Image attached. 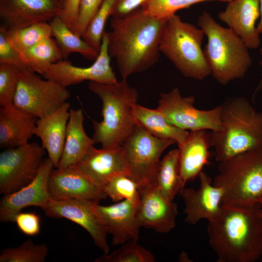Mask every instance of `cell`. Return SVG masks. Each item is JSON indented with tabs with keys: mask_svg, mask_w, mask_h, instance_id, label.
<instances>
[{
	"mask_svg": "<svg viewBox=\"0 0 262 262\" xmlns=\"http://www.w3.org/2000/svg\"><path fill=\"white\" fill-rule=\"evenodd\" d=\"M166 21L145 14L140 7L123 17L112 18L111 31L107 32L108 51L122 79L143 72L158 62Z\"/></svg>",
	"mask_w": 262,
	"mask_h": 262,
	"instance_id": "cell-1",
	"label": "cell"
},
{
	"mask_svg": "<svg viewBox=\"0 0 262 262\" xmlns=\"http://www.w3.org/2000/svg\"><path fill=\"white\" fill-rule=\"evenodd\" d=\"M210 246L218 262H254L262 256V209L222 206L219 214L208 221Z\"/></svg>",
	"mask_w": 262,
	"mask_h": 262,
	"instance_id": "cell-2",
	"label": "cell"
},
{
	"mask_svg": "<svg viewBox=\"0 0 262 262\" xmlns=\"http://www.w3.org/2000/svg\"><path fill=\"white\" fill-rule=\"evenodd\" d=\"M89 90L97 95L102 102L101 121H93L95 144L103 148H115L122 144L133 131L137 124L134 110L138 94L129 84L127 79L113 84L89 82Z\"/></svg>",
	"mask_w": 262,
	"mask_h": 262,
	"instance_id": "cell-3",
	"label": "cell"
},
{
	"mask_svg": "<svg viewBox=\"0 0 262 262\" xmlns=\"http://www.w3.org/2000/svg\"><path fill=\"white\" fill-rule=\"evenodd\" d=\"M221 105V127L211 131L216 161L262 147V112L244 97L232 98Z\"/></svg>",
	"mask_w": 262,
	"mask_h": 262,
	"instance_id": "cell-4",
	"label": "cell"
},
{
	"mask_svg": "<svg viewBox=\"0 0 262 262\" xmlns=\"http://www.w3.org/2000/svg\"><path fill=\"white\" fill-rule=\"evenodd\" d=\"M197 25L207 38L203 51L213 78L223 85L243 78L252 59L242 39L206 11L198 16Z\"/></svg>",
	"mask_w": 262,
	"mask_h": 262,
	"instance_id": "cell-5",
	"label": "cell"
},
{
	"mask_svg": "<svg viewBox=\"0 0 262 262\" xmlns=\"http://www.w3.org/2000/svg\"><path fill=\"white\" fill-rule=\"evenodd\" d=\"M213 184L223 191V205L248 206L262 198V147L219 163Z\"/></svg>",
	"mask_w": 262,
	"mask_h": 262,
	"instance_id": "cell-6",
	"label": "cell"
},
{
	"mask_svg": "<svg viewBox=\"0 0 262 262\" xmlns=\"http://www.w3.org/2000/svg\"><path fill=\"white\" fill-rule=\"evenodd\" d=\"M204 34L175 14L167 20L159 49L185 77L201 81L211 75L202 43Z\"/></svg>",
	"mask_w": 262,
	"mask_h": 262,
	"instance_id": "cell-7",
	"label": "cell"
},
{
	"mask_svg": "<svg viewBox=\"0 0 262 262\" xmlns=\"http://www.w3.org/2000/svg\"><path fill=\"white\" fill-rule=\"evenodd\" d=\"M69 91L53 80L42 79L36 73L20 70L13 104L37 118L48 116L67 102Z\"/></svg>",
	"mask_w": 262,
	"mask_h": 262,
	"instance_id": "cell-8",
	"label": "cell"
},
{
	"mask_svg": "<svg viewBox=\"0 0 262 262\" xmlns=\"http://www.w3.org/2000/svg\"><path fill=\"white\" fill-rule=\"evenodd\" d=\"M175 144L171 140L155 137L136 125L122 145L130 175L139 189L156 185V176L163 152Z\"/></svg>",
	"mask_w": 262,
	"mask_h": 262,
	"instance_id": "cell-9",
	"label": "cell"
},
{
	"mask_svg": "<svg viewBox=\"0 0 262 262\" xmlns=\"http://www.w3.org/2000/svg\"><path fill=\"white\" fill-rule=\"evenodd\" d=\"M194 96L182 97L179 88L161 92L157 109L175 126L186 131H218L221 127V105L210 110L195 107Z\"/></svg>",
	"mask_w": 262,
	"mask_h": 262,
	"instance_id": "cell-10",
	"label": "cell"
},
{
	"mask_svg": "<svg viewBox=\"0 0 262 262\" xmlns=\"http://www.w3.org/2000/svg\"><path fill=\"white\" fill-rule=\"evenodd\" d=\"M45 149L36 142L6 148L0 153V193L7 195L30 183L44 160Z\"/></svg>",
	"mask_w": 262,
	"mask_h": 262,
	"instance_id": "cell-11",
	"label": "cell"
},
{
	"mask_svg": "<svg viewBox=\"0 0 262 262\" xmlns=\"http://www.w3.org/2000/svg\"><path fill=\"white\" fill-rule=\"evenodd\" d=\"M98 202L78 198H50L42 209L49 217L66 218L81 226L90 235L95 244L104 254L107 255L110 250L107 241V233L96 209Z\"/></svg>",
	"mask_w": 262,
	"mask_h": 262,
	"instance_id": "cell-12",
	"label": "cell"
},
{
	"mask_svg": "<svg viewBox=\"0 0 262 262\" xmlns=\"http://www.w3.org/2000/svg\"><path fill=\"white\" fill-rule=\"evenodd\" d=\"M107 32H104L98 54L90 66L82 67L73 65L67 60L52 64L42 75L64 87L77 84L85 81L113 84L118 82L110 65Z\"/></svg>",
	"mask_w": 262,
	"mask_h": 262,
	"instance_id": "cell-13",
	"label": "cell"
},
{
	"mask_svg": "<svg viewBox=\"0 0 262 262\" xmlns=\"http://www.w3.org/2000/svg\"><path fill=\"white\" fill-rule=\"evenodd\" d=\"M55 167L48 157L44 159L35 178L19 190L4 195L0 201V221L14 222L16 216L24 208L30 206L44 208L50 197L48 191L49 176Z\"/></svg>",
	"mask_w": 262,
	"mask_h": 262,
	"instance_id": "cell-14",
	"label": "cell"
},
{
	"mask_svg": "<svg viewBox=\"0 0 262 262\" xmlns=\"http://www.w3.org/2000/svg\"><path fill=\"white\" fill-rule=\"evenodd\" d=\"M196 189L183 187L180 192L184 203V221L195 225L201 219L209 221L220 213L223 206L222 189L215 186L211 178L202 171L198 175Z\"/></svg>",
	"mask_w": 262,
	"mask_h": 262,
	"instance_id": "cell-15",
	"label": "cell"
},
{
	"mask_svg": "<svg viewBox=\"0 0 262 262\" xmlns=\"http://www.w3.org/2000/svg\"><path fill=\"white\" fill-rule=\"evenodd\" d=\"M61 10L56 0H0V17L8 29L49 23Z\"/></svg>",
	"mask_w": 262,
	"mask_h": 262,
	"instance_id": "cell-16",
	"label": "cell"
},
{
	"mask_svg": "<svg viewBox=\"0 0 262 262\" xmlns=\"http://www.w3.org/2000/svg\"><path fill=\"white\" fill-rule=\"evenodd\" d=\"M140 199L137 216L141 227L166 233L176 226L178 207L173 200L162 195L156 185H148L139 189Z\"/></svg>",
	"mask_w": 262,
	"mask_h": 262,
	"instance_id": "cell-17",
	"label": "cell"
},
{
	"mask_svg": "<svg viewBox=\"0 0 262 262\" xmlns=\"http://www.w3.org/2000/svg\"><path fill=\"white\" fill-rule=\"evenodd\" d=\"M73 166L102 188L113 177L122 173L130 174L122 146L99 149L93 147Z\"/></svg>",
	"mask_w": 262,
	"mask_h": 262,
	"instance_id": "cell-18",
	"label": "cell"
},
{
	"mask_svg": "<svg viewBox=\"0 0 262 262\" xmlns=\"http://www.w3.org/2000/svg\"><path fill=\"white\" fill-rule=\"evenodd\" d=\"M137 207L128 199L109 206L97 203V212L106 233L112 236L113 246L138 240L141 227L137 216Z\"/></svg>",
	"mask_w": 262,
	"mask_h": 262,
	"instance_id": "cell-19",
	"label": "cell"
},
{
	"mask_svg": "<svg viewBox=\"0 0 262 262\" xmlns=\"http://www.w3.org/2000/svg\"><path fill=\"white\" fill-rule=\"evenodd\" d=\"M50 198L83 199L99 202L107 197L103 189L94 183L74 166L53 169L48 182Z\"/></svg>",
	"mask_w": 262,
	"mask_h": 262,
	"instance_id": "cell-20",
	"label": "cell"
},
{
	"mask_svg": "<svg viewBox=\"0 0 262 262\" xmlns=\"http://www.w3.org/2000/svg\"><path fill=\"white\" fill-rule=\"evenodd\" d=\"M260 16L259 0H232L218 14L219 19L242 39L249 49H257L261 44L260 34L256 25Z\"/></svg>",
	"mask_w": 262,
	"mask_h": 262,
	"instance_id": "cell-21",
	"label": "cell"
},
{
	"mask_svg": "<svg viewBox=\"0 0 262 262\" xmlns=\"http://www.w3.org/2000/svg\"><path fill=\"white\" fill-rule=\"evenodd\" d=\"M69 108L70 104L66 102L50 115L37 118L34 131V135L40 139L41 146L56 168L58 167L64 151Z\"/></svg>",
	"mask_w": 262,
	"mask_h": 262,
	"instance_id": "cell-22",
	"label": "cell"
},
{
	"mask_svg": "<svg viewBox=\"0 0 262 262\" xmlns=\"http://www.w3.org/2000/svg\"><path fill=\"white\" fill-rule=\"evenodd\" d=\"M190 131L184 144L178 147L179 166L183 188L186 183L198 177L203 167L210 164V148L212 147L211 131Z\"/></svg>",
	"mask_w": 262,
	"mask_h": 262,
	"instance_id": "cell-23",
	"label": "cell"
},
{
	"mask_svg": "<svg viewBox=\"0 0 262 262\" xmlns=\"http://www.w3.org/2000/svg\"><path fill=\"white\" fill-rule=\"evenodd\" d=\"M37 120L13 104L0 107V147L13 148L28 143L34 135Z\"/></svg>",
	"mask_w": 262,
	"mask_h": 262,
	"instance_id": "cell-24",
	"label": "cell"
},
{
	"mask_svg": "<svg viewBox=\"0 0 262 262\" xmlns=\"http://www.w3.org/2000/svg\"><path fill=\"white\" fill-rule=\"evenodd\" d=\"M84 115L81 109H70L63 153L57 168L65 169L81 160L95 143L85 133Z\"/></svg>",
	"mask_w": 262,
	"mask_h": 262,
	"instance_id": "cell-25",
	"label": "cell"
},
{
	"mask_svg": "<svg viewBox=\"0 0 262 262\" xmlns=\"http://www.w3.org/2000/svg\"><path fill=\"white\" fill-rule=\"evenodd\" d=\"M137 125L152 135L169 139L181 147L187 138L189 131L181 129L169 122L157 108L150 109L137 104L134 110Z\"/></svg>",
	"mask_w": 262,
	"mask_h": 262,
	"instance_id": "cell-26",
	"label": "cell"
},
{
	"mask_svg": "<svg viewBox=\"0 0 262 262\" xmlns=\"http://www.w3.org/2000/svg\"><path fill=\"white\" fill-rule=\"evenodd\" d=\"M20 55L26 69L41 75L52 64L63 60L61 49L51 36L22 51Z\"/></svg>",
	"mask_w": 262,
	"mask_h": 262,
	"instance_id": "cell-27",
	"label": "cell"
},
{
	"mask_svg": "<svg viewBox=\"0 0 262 262\" xmlns=\"http://www.w3.org/2000/svg\"><path fill=\"white\" fill-rule=\"evenodd\" d=\"M51 37L59 46L63 60H67L70 54L77 53L89 60H95L98 52L67 26L58 16L49 23Z\"/></svg>",
	"mask_w": 262,
	"mask_h": 262,
	"instance_id": "cell-28",
	"label": "cell"
},
{
	"mask_svg": "<svg viewBox=\"0 0 262 262\" xmlns=\"http://www.w3.org/2000/svg\"><path fill=\"white\" fill-rule=\"evenodd\" d=\"M179 148L169 151L160 160L156 176V186L166 198L173 200L183 188L179 166Z\"/></svg>",
	"mask_w": 262,
	"mask_h": 262,
	"instance_id": "cell-29",
	"label": "cell"
},
{
	"mask_svg": "<svg viewBox=\"0 0 262 262\" xmlns=\"http://www.w3.org/2000/svg\"><path fill=\"white\" fill-rule=\"evenodd\" d=\"M7 33L11 43L19 53L51 36V28L48 22L36 23L20 29L7 28Z\"/></svg>",
	"mask_w": 262,
	"mask_h": 262,
	"instance_id": "cell-30",
	"label": "cell"
},
{
	"mask_svg": "<svg viewBox=\"0 0 262 262\" xmlns=\"http://www.w3.org/2000/svg\"><path fill=\"white\" fill-rule=\"evenodd\" d=\"M103 189L107 197H109L115 203L128 199L137 206L139 204V185L128 173H122L113 177Z\"/></svg>",
	"mask_w": 262,
	"mask_h": 262,
	"instance_id": "cell-31",
	"label": "cell"
},
{
	"mask_svg": "<svg viewBox=\"0 0 262 262\" xmlns=\"http://www.w3.org/2000/svg\"><path fill=\"white\" fill-rule=\"evenodd\" d=\"M48 253L46 244H35L29 239L17 247L3 249L0 262H44Z\"/></svg>",
	"mask_w": 262,
	"mask_h": 262,
	"instance_id": "cell-32",
	"label": "cell"
},
{
	"mask_svg": "<svg viewBox=\"0 0 262 262\" xmlns=\"http://www.w3.org/2000/svg\"><path fill=\"white\" fill-rule=\"evenodd\" d=\"M232 0H147L140 7L146 15L161 20H167L179 10L200 2L219 1L229 2Z\"/></svg>",
	"mask_w": 262,
	"mask_h": 262,
	"instance_id": "cell-33",
	"label": "cell"
},
{
	"mask_svg": "<svg viewBox=\"0 0 262 262\" xmlns=\"http://www.w3.org/2000/svg\"><path fill=\"white\" fill-rule=\"evenodd\" d=\"M116 0H104L92 18L81 37L99 52L104 32L105 23L111 14Z\"/></svg>",
	"mask_w": 262,
	"mask_h": 262,
	"instance_id": "cell-34",
	"label": "cell"
},
{
	"mask_svg": "<svg viewBox=\"0 0 262 262\" xmlns=\"http://www.w3.org/2000/svg\"><path fill=\"white\" fill-rule=\"evenodd\" d=\"M119 249L110 254H103L95 262H154V255L141 246L137 241L131 240L123 244Z\"/></svg>",
	"mask_w": 262,
	"mask_h": 262,
	"instance_id": "cell-35",
	"label": "cell"
},
{
	"mask_svg": "<svg viewBox=\"0 0 262 262\" xmlns=\"http://www.w3.org/2000/svg\"><path fill=\"white\" fill-rule=\"evenodd\" d=\"M19 70L8 64H0V106L13 104L19 76Z\"/></svg>",
	"mask_w": 262,
	"mask_h": 262,
	"instance_id": "cell-36",
	"label": "cell"
},
{
	"mask_svg": "<svg viewBox=\"0 0 262 262\" xmlns=\"http://www.w3.org/2000/svg\"><path fill=\"white\" fill-rule=\"evenodd\" d=\"M0 64L12 65L19 70L26 69L19 52L11 43L7 35V28L0 27Z\"/></svg>",
	"mask_w": 262,
	"mask_h": 262,
	"instance_id": "cell-37",
	"label": "cell"
},
{
	"mask_svg": "<svg viewBox=\"0 0 262 262\" xmlns=\"http://www.w3.org/2000/svg\"><path fill=\"white\" fill-rule=\"evenodd\" d=\"M104 0H81L77 19L71 29L81 37Z\"/></svg>",
	"mask_w": 262,
	"mask_h": 262,
	"instance_id": "cell-38",
	"label": "cell"
},
{
	"mask_svg": "<svg viewBox=\"0 0 262 262\" xmlns=\"http://www.w3.org/2000/svg\"><path fill=\"white\" fill-rule=\"evenodd\" d=\"M15 222L19 230L28 236H34L40 232V217L34 212L18 213L15 217Z\"/></svg>",
	"mask_w": 262,
	"mask_h": 262,
	"instance_id": "cell-39",
	"label": "cell"
},
{
	"mask_svg": "<svg viewBox=\"0 0 262 262\" xmlns=\"http://www.w3.org/2000/svg\"><path fill=\"white\" fill-rule=\"evenodd\" d=\"M81 0H63L59 16L71 29L78 16Z\"/></svg>",
	"mask_w": 262,
	"mask_h": 262,
	"instance_id": "cell-40",
	"label": "cell"
},
{
	"mask_svg": "<svg viewBox=\"0 0 262 262\" xmlns=\"http://www.w3.org/2000/svg\"><path fill=\"white\" fill-rule=\"evenodd\" d=\"M147 0H116L111 16L114 18L123 17L140 7Z\"/></svg>",
	"mask_w": 262,
	"mask_h": 262,
	"instance_id": "cell-41",
	"label": "cell"
},
{
	"mask_svg": "<svg viewBox=\"0 0 262 262\" xmlns=\"http://www.w3.org/2000/svg\"><path fill=\"white\" fill-rule=\"evenodd\" d=\"M260 53L261 56L260 64L262 68V48H261L260 49ZM261 90H262V73L261 77L259 81V82L254 90L253 98H254L255 96L256 95V94L258 93V92L261 91Z\"/></svg>",
	"mask_w": 262,
	"mask_h": 262,
	"instance_id": "cell-42",
	"label": "cell"
},
{
	"mask_svg": "<svg viewBox=\"0 0 262 262\" xmlns=\"http://www.w3.org/2000/svg\"><path fill=\"white\" fill-rule=\"evenodd\" d=\"M260 16L259 22L257 25L258 32L262 34V0H259Z\"/></svg>",
	"mask_w": 262,
	"mask_h": 262,
	"instance_id": "cell-43",
	"label": "cell"
},
{
	"mask_svg": "<svg viewBox=\"0 0 262 262\" xmlns=\"http://www.w3.org/2000/svg\"><path fill=\"white\" fill-rule=\"evenodd\" d=\"M260 206H261V208L262 209V199H261V200L260 201Z\"/></svg>",
	"mask_w": 262,
	"mask_h": 262,
	"instance_id": "cell-44",
	"label": "cell"
},
{
	"mask_svg": "<svg viewBox=\"0 0 262 262\" xmlns=\"http://www.w3.org/2000/svg\"><path fill=\"white\" fill-rule=\"evenodd\" d=\"M57 0V1H59V2H60L61 3V4H62V2L63 1V0Z\"/></svg>",
	"mask_w": 262,
	"mask_h": 262,
	"instance_id": "cell-45",
	"label": "cell"
},
{
	"mask_svg": "<svg viewBox=\"0 0 262 262\" xmlns=\"http://www.w3.org/2000/svg\"><path fill=\"white\" fill-rule=\"evenodd\" d=\"M260 260H261V262H262V257H261Z\"/></svg>",
	"mask_w": 262,
	"mask_h": 262,
	"instance_id": "cell-46",
	"label": "cell"
}]
</instances>
